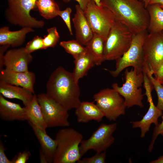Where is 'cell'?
I'll use <instances>...</instances> for the list:
<instances>
[{
	"mask_svg": "<svg viewBox=\"0 0 163 163\" xmlns=\"http://www.w3.org/2000/svg\"><path fill=\"white\" fill-rule=\"evenodd\" d=\"M117 127L116 123L109 124H101L88 139L82 140L79 147L81 156L90 150L96 152L106 151L114 141L113 134Z\"/></svg>",
	"mask_w": 163,
	"mask_h": 163,
	"instance_id": "cell-10",
	"label": "cell"
},
{
	"mask_svg": "<svg viewBox=\"0 0 163 163\" xmlns=\"http://www.w3.org/2000/svg\"><path fill=\"white\" fill-rule=\"evenodd\" d=\"M125 82L120 87L118 84L112 85V88L118 92L124 99L126 108L134 106L141 108L144 107L142 102L144 95L142 94L141 87L144 82V74L138 73L136 69L125 71Z\"/></svg>",
	"mask_w": 163,
	"mask_h": 163,
	"instance_id": "cell-7",
	"label": "cell"
},
{
	"mask_svg": "<svg viewBox=\"0 0 163 163\" xmlns=\"http://www.w3.org/2000/svg\"><path fill=\"white\" fill-rule=\"evenodd\" d=\"M101 5L108 8L116 19L125 24L133 35L147 30L148 12L141 0H100Z\"/></svg>",
	"mask_w": 163,
	"mask_h": 163,
	"instance_id": "cell-2",
	"label": "cell"
},
{
	"mask_svg": "<svg viewBox=\"0 0 163 163\" xmlns=\"http://www.w3.org/2000/svg\"><path fill=\"white\" fill-rule=\"evenodd\" d=\"M25 107L27 120L30 125H33L46 132L47 127L36 94H34L31 101Z\"/></svg>",
	"mask_w": 163,
	"mask_h": 163,
	"instance_id": "cell-22",
	"label": "cell"
},
{
	"mask_svg": "<svg viewBox=\"0 0 163 163\" xmlns=\"http://www.w3.org/2000/svg\"><path fill=\"white\" fill-rule=\"evenodd\" d=\"M37 96L47 128L69 126L68 111L49 97L46 93Z\"/></svg>",
	"mask_w": 163,
	"mask_h": 163,
	"instance_id": "cell-11",
	"label": "cell"
},
{
	"mask_svg": "<svg viewBox=\"0 0 163 163\" xmlns=\"http://www.w3.org/2000/svg\"><path fill=\"white\" fill-rule=\"evenodd\" d=\"M34 31L30 27H22L15 31H10L8 27L4 26L0 29V44L9 45L12 47L19 46L24 42L27 34Z\"/></svg>",
	"mask_w": 163,
	"mask_h": 163,
	"instance_id": "cell-19",
	"label": "cell"
},
{
	"mask_svg": "<svg viewBox=\"0 0 163 163\" xmlns=\"http://www.w3.org/2000/svg\"><path fill=\"white\" fill-rule=\"evenodd\" d=\"M36 5L40 15L46 19H50L58 16L60 10L54 0H37Z\"/></svg>",
	"mask_w": 163,
	"mask_h": 163,
	"instance_id": "cell-26",
	"label": "cell"
},
{
	"mask_svg": "<svg viewBox=\"0 0 163 163\" xmlns=\"http://www.w3.org/2000/svg\"><path fill=\"white\" fill-rule=\"evenodd\" d=\"M161 117L162 119L161 123H159L154 128L151 141L148 150L149 152H151L152 151L156 139L158 136L160 134L161 132L163 130V115Z\"/></svg>",
	"mask_w": 163,
	"mask_h": 163,
	"instance_id": "cell-33",
	"label": "cell"
},
{
	"mask_svg": "<svg viewBox=\"0 0 163 163\" xmlns=\"http://www.w3.org/2000/svg\"><path fill=\"white\" fill-rule=\"evenodd\" d=\"M155 78L159 82L163 83V61L161 62L156 71L154 74Z\"/></svg>",
	"mask_w": 163,
	"mask_h": 163,
	"instance_id": "cell-36",
	"label": "cell"
},
{
	"mask_svg": "<svg viewBox=\"0 0 163 163\" xmlns=\"http://www.w3.org/2000/svg\"><path fill=\"white\" fill-rule=\"evenodd\" d=\"M148 34L146 30L133 35L128 49L116 60L115 69L110 71L113 77H117L124 69L130 66L136 69L138 73H145L148 66L145 61L143 47Z\"/></svg>",
	"mask_w": 163,
	"mask_h": 163,
	"instance_id": "cell-4",
	"label": "cell"
},
{
	"mask_svg": "<svg viewBox=\"0 0 163 163\" xmlns=\"http://www.w3.org/2000/svg\"><path fill=\"white\" fill-rule=\"evenodd\" d=\"M35 80V74L32 72H18L5 68L0 70V82L22 87L33 94Z\"/></svg>",
	"mask_w": 163,
	"mask_h": 163,
	"instance_id": "cell-15",
	"label": "cell"
},
{
	"mask_svg": "<svg viewBox=\"0 0 163 163\" xmlns=\"http://www.w3.org/2000/svg\"><path fill=\"white\" fill-rule=\"evenodd\" d=\"M133 34L123 24L116 19L104 43L105 60H116L129 48Z\"/></svg>",
	"mask_w": 163,
	"mask_h": 163,
	"instance_id": "cell-5",
	"label": "cell"
},
{
	"mask_svg": "<svg viewBox=\"0 0 163 163\" xmlns=\"http://www.w3.org/2000/svg\"><path fill=\"white\" fill-rule=\"evenodd\" d=\"M60 45L66 52L72 55L74 58L87 52L86 47L76 40L61 41Z\"/></svg>",
	"mask_w": 163,
	"mask_h": 163,
	"instance_id": "cell-27",
	"label": "cell"
},
{
	"mask_svg": "<svg viewBox=\"0 0 163 163\" xmlns=\"http://www.w3.org/2000/svg\"><path fill=\"white\" fill-rule=\"evenodd\" d=\"M75 13L72 19L76 40L83 45H86L94 34L85 16L84 10L79 5L75 6Z\"/></svg>",
	"mask_w": 163,
	"mask_h": 163,
	"instance_id": "cell-16",
	"label": "cell"
},
{
	"mask_svg": "<svg viewBox=\"0 0 163 163\" xmlns=\"http://www.w3.org/2000/svg\"><path fill=\"white\" fill-rule=\"evenodd\" d=\"M144 3L145 7L146 8L151 0H141Z\"/></svg>",
	"mask_w": 163,
	"mask_h": 163,
	"instance_id": "cell-41",
	"label": "cell"
},
{
	"mask_svg": "<svg viewBox=\"0 0 163 163\" xmlns=\"http://www.w3.org/2000/svg\"><path fill=\"white\" fill-rule=\"evenodd\" d=\"M72 12V10L70 7L67 8L64 10H60L59 12L58 16H60L63 19L68 29L70 34L72 35L73 32L70 20V14Z\"/></svg>",
	"mask_w": 163,
	"mask_h": 163,
	"instance_id": "cell-32",
	"label": "cell"
},
{
	"mask_svg": "<svg viewBox=\"0 0 163 163\" xmlns=\"http://www.w3.org/2000/svg\"><path fill=\"white\" fill-rule=\"evenodd\" d=\"M93 98L104 117L110 121H115L125 114L126 107L124 99L113 88L102 89L95 94Z\"/></svg>",
	"mask_w": 163,
	"mask_h": 163,
	"instance_id": "cell-9",
	"label": "cell"
},
{
	"mask_svg": "<svg viewBox=\"0 0 163 163\" xmlns=\"http://www.w3.org/2000/svg\"><path fill=\"white\" fill-rule=\"evenodd\" d=\"M150 163H163V155L159 157L157 159L150 162Z\"/></svg>",
	"mask_w": 163,
	"mask_h": 163,
	"instance_id": "cell-40",
	"label": "cell"
},
{
	"mask_svg": "<svg viewBox=\"0 0 163 163\" xmlns=\"http://www.w3.org/2000/svg\"><path fill=\"white\" fill-rule=\"evenodd\" d=\"M43 38L38 36H35L30 41L26 44L25 50L29 53L39 50L43 49Z\"/></svg>",
	"mask_w": 163,
	"mask_h": 163,
	"instance_id": "cell-30",
	"label": "cell"
},
{
	"mask_svg": "<svg viewBox=\"0 0 163 163\" xmlns=\"http://www.w3.org/2000/svg\"><path fill=\"white\" fill-rule=\"evenodd\" d=\"M75 114L79 123H87L92 120L100 122L104 117L94 101H81L75 108Z\"/></svg>",
	"mask_w": 163,
	"mask_h": 163,
	"instance_id": "cell-18",
	"label": "cell"
},
{
	"mask_svg": "<svg viewBox=\"0 0 163 163\" xmlns=\"http://www.w3.org/2000/svg\"><path fill=\"white\" fill-rule=\"evenodd\" d=\"M96 5L98 6L101 5L100 0H94Z\"/></svg>",
	"mask_w": 163,
	"mask_h": 163,
	"instance_id": "cell-42",
	"label": "cell"
},
{
	"mask_svg": "<svg viewBox=\"0 0 163 163\" xmlns=\"http://www.w3.org/2000/svg\"><path fill=\"white\" fill-rule=\"evenodd\" d=\"M37 0H7L8 7L5 11L7 21L10 24L22 27L42 28V20H38L30 15V11L37 7Z\"/></svg>",
	"mask_w": 163,
	"mask_h": 163,
	"instance_id": "cell-6",
	"label": "cell"
},
{
	"mask_svg": "<svg viewBox=\"0 0 163 163\" xmlns=\"http://www.w3.org/2000/svg\"><path fill=\"white\" fill-rule=\"evenodd\" d=\"M65 2H67L70 0H63ZM79 4L81 8L84 11L88 5L94 0H75Z\"/></svg>",
	"mask_w": 163,
	"mask_h": 163,
	"instance_id": "cell-37",
	"label": "cell"
},
{
	"mask_svg": "<svg viewBox=\"0 0 163 163\" xmlns=\"http://www.w3.org/2000/svg\"><path fill=\"white\" fill-rule=\"evenodd\" d=\"M104 41L101 37L94 34L92 38L85 46L87 51L93 56L97 66L101 65L105 60L104 53Z\"/></svg>",
	"mask_w": 163,
	"mask_h": 163,
	"instance_id": "cell-25",
	"label": "cell"
},
{
	"mask_svg": "<svg viewBox=\"0 0 163 163\" xmlns=\"http://www.w3.org/2000/svg\"><path fill=\"white\" fill-rule=\"evenodd\" d=\"M33 57L27 53L24 47L9 50L0 58V70L5 66V69L18 72L29 71L28 66Z\"/></svg>",
	"mask_w": 163,
	"mask_h": 163,
	"instance_id": "cell-14",
	"label": "cell"
},
{
	"mask_svg": "<svg viewBox=\"0 0 163 163\" xmlns=\"http://www.w3.org/2000/svg\"><path fill=\"white\" fill-rule=\"evenodd\" d=\"M31 155L30 152L25 150L19 152L11 160L13 163H25Z\"/></svg>",
	"mask_w": 163,
	"mask_h": 163,
	"instance_id": "cell-34",
	"label": "cell"
},
{
	"mask_svg": "<svg viewBox=\"0 0 163 163\" xmlns=\"http://www.w3.org/2000/svg\"><path fill=\"white\" fill-rule=\"evenodd\" d=\"M160 134L163 137V130H162L160 133Z\"/></svg>",
	"mask_w": 163,
	"mask_h": 163,
	"instance_id": "cell-43",
	"label": "cell"
},
{
	"mask_svg": "<svg viewBox=\"0 0 163 163\" xmlns=\"http://www.w3.org/2000/svg\"><path fill=\"white\" fill-rule=\"evenodd\" d=\"M146 9L149 16L147 30L148 33H157L163 31V9L157 4H149Z\"/></svg>",
	"mask_w": 163,
	"mask_h": 163,
	"instance_id": "cell-23",
	"label": "cell"
},
{
	"mask_svg": "<svg viewBox=\"0 0 163 163\" xmlns=\"http://www.w3.org/2000/svg\"><path fill=\"white\" fill-rule=\"evenodd\" d=\"M0 93L5 97L21 101L25 106L29 104L34 95L32 92L25 88L1 82H0Z\"/></svg>",
	"mask_w": 163,
	"mask_h": 163,
	"instance_id": "cell-20",
	"label": "cell"
},
{
	"mask_svg": "<svg viewBox=\"0 0 163 163\" xmlns=\"http://www.w3.org/2000/svg\"><path fill=\"white\" fill-rule=\"evenodd\" d=\"M84 11L93 34L101 36L105 41L116 20L114 14L107 8L97 5L94 1Z\"/></svg>",
	"mask_w": 163,
	"mask_h": 163,
	"instance_id": "cell-8",
	"label": "cell"
},
{
	"mask_svg": "<svg viewBox=\"0 0 163 163\" xmlns=\"http://www.w3.org/2000/svg\"><path fill=\"white\" fill-rule=\"evenodd\" d=\"M162 85H163V83L162 84Z\"/></svg>",
	"mask_w": 163,
	"mask_h": 163,
	"instance_id": "cell-44",
	"label": "cell"
},
{
	"mask_svg": "<svg viewBox=\"0 0 163 163\" xmlns=\"http://www.w3.org/2000/svg\"><path fill=\"white\" fill-rule=\"evenodd\" d=\"M143 50L145 62L154 75L163 61V31L157 33H148Z\"/></svg>",
	"mask_w": 163,
	"mask_h": 163,
	"instance_id": "cell-12",
	"label": "cell"
},
{
	"mask_svg": "<svg viewBox=\"0 0 163 163\" xmlns=\"http://www.w3.org/2000/svg\"><path fill=\"white\" fill-rule=\"evenodd\" d=\"M145 73L152 82L157 94L158 103L156 107L163 111V85L153 77V74L148 68L146 69Z\"/></svg>",
	"mask_w": 163,
	"mask_h": 163,
	"instance_id": "cell-28",
	"label": "cell"
},
{
	"mask_svg": "<svg viewBox=\"0 0 163 163\" xmlns=\"http://www.w3.org/2000/svg\"><path fill=\"white\" fill-rule=\"evenodd\" d=\"M6 149L1 140L0 141V163H13L12 160H9L5 153Z\"/></svg>",
	"mask_w": 163,
	"mask_h": 163,
	"instance_id": "cell-35",
	"label": "cell"
},
{
	"mask_svg": "<svg viewBox=\"0 0 163 163\" xmlns=\"http://www.w3.org/2000/svg\"><path fill=\"white\" fill-rule=\"evenodd\" d=\"M143 85L145 90L144 95L146 96L147 102L149 104L148 110L141 120L130 122L133 128H140V137L142 138L144 137L149 131L152 124L153 123L155 126L158 124V119L163 115V111L158 109L153 102L152 92L154 88L151 82L149 79H145Z\"/></svg>",
	"mask_w": 163,
	"mask_h": 163,
	"instance_id": "cell-13",
	"label": "cell"
},
{
	"mask_svg": "<svg viewBox=\"0 0 163 163\" xmlns=\"http://www.w3.org/2000/svg\"><path fill=\"white\" fill-rule=\"evenodd\" d=\"M46 94L66 110L77 108L81 101L78 83L72 72L59 66L51 74L46 85Z\"/></svg>",
	"mask_w": 163,
	"mask_h": 163,
	"instance_id": "cell-1",
	"label": "cell"
},
{
	"mask_svg": "<svg viewBox=\"0 0 163 163\" xmlns=\"http://www.w3.org/2000/svg\"><path fill=\"white\" fill-rule=\"evenodd\" d=\"M40 162L41 163H48L46 157L43 152L40 149Z\"/></svg>",
	"mask_w": 163,
	"mask_h": 163,
	"instance_id": "cell-38",
	"label": "cell"
},
{
	"mask_svg": "<svg viewBox=\"0 0 163 163\" xmlns=\"http://www.w3.org/2000/svg\"><path fill=\"white\" fill-rule=\"evenodd\" d=\"M158 4L161 8L163 9V0H151L149 4Z\"/></svg>",
	"mask_w": 163,
	"mask_h": 163,
	"instance_id": "cell-39",
	"label": "cell"
},
{
	"mask_svg": "<svg viewBox=\"0 0 163 163\" xmlns=\"http://www.w3.org/2000/svg\"><path fill=\"white\" fill-rule=\"evenodd\" d=\"M30 125L39 142L40 149L46 156L48 163H53L57 146L56 140L52 138L46 132L33 125Z\"/></svg>",
	"mask_w": 163,
	"mask_h": 163,
	"instance_id": "cell-21",
	"label": "cell"
},
{
	"mask_svg": "<svg viewBox=\"0 0 163 163\" xmlns=\"http://www.w3.org/2000/svg\"><path fill=\"white\" fill-rule=\"evenodd\" d=\"M48 34L44 36L43 40V49L54 47L58 42L60 37L56 27L49 28L47 30Z\"/></svg>",
	"mask_w": 163,
	"mask_h": 163,
	"instance_id": "cell-29",
	"label": "cell"
},
{
	"mask_svg": "<svg viewBox=\"0 0 163 163\" xmlns=\"http://www.w3.org/2000/svg\"><path fill=\"white\" fill-rule=\"evenodd\" d=\"M0 117L6 121L27 120L25 107L8 101L0 94Z\"/></svg>",
	"mask_w": 163,
	"mask_h": 163,
	"instance_id": "cell-17",
	"label": "cell"
},
{
	"mask_svg": "<svg viewBox=\"0 0 163 163\" xmlns=\"http://www.w3.org/2000/svg\"><path fill=\"white\" fill-rule=\"evenodd\" d=\"M81 133L71 128L59 130L56 136L57 146L53 163H75L82 156L79 147L83 140Z\"/></svg>",
	"mask_w": 163,
	"mask_h": 163,
	"instance_id": "cell-3",
	"label": "cell"
},
{
	"mask_svg": "<svg viewBox=\"0 0 163 163\" xmlns=\"http://www.w3.org/2000/svg\"><path fill=\"white\" fill-rule=\"evenodd\" d=\"M106 152H96L92 156L80 159L78 163H105L106 162Z\"/></svg>",
	"mask_w": 163,
	"mask_h": 163,
	"instance_id": "cell-31",
	"label": "cell"
},
{
	"mask_svg": "<svg viewBox=\"0 0 163 163\" xmlns=\"http://www.w3.org/2000/svg\"><path fill=\"white\" fill-rule=\"evenodd\" d=\"M74 59L75 67L72 73L75 81L78 83L95 64L93 56L88 51Z\"/></svg>",
	"mask_w": 163,
	"mask_h": 163,
	"instance_id": "cell-24",
	"label": "cell"
}]
</instances>
